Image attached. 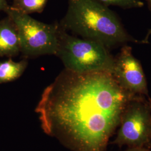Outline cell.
Instances as JSON below:
<instances>
[{
	"instance_id": "6da1fadb",
	"label": "cell",
	"mask_w": 151,
	"mask_h": 151,
	"mask_svg": "<svg viewBox=\"0 0 151 151\" xmlns=\"http://www.w3.org/2000/svg\"><path fill=\"white\" fill-rule=\"evenodd\" d=\"M136 96L107 72L64 69L44 90L35 111L45 133L73 151H106L123 114Z\"/></svg>"
},
{
	"instance_id": "7a4b0ae2",
	"label": "cell",
	"mask_w": 151,
	"mask_h": 151,
	"mask_svg": "<svg viewBox=\"0 0 151 151\" xmlns=\"http://www.w3.org/2000/svg\"><path fill=\"white\" fill-rule=\"evenodd\" d=\"M60 26L81 38L110 48L127 42H138L127 32L116 14L97 0H68Z\"/></svg>"
},
{
	"instance_id": "3957f363",
	"label": "cell",
	"mask_w": 151,
	"mask_h": 151,
	"mask_svg": "<svg viewBox=\"0 0 151 151\" xmlns=\"http://www.w3.org/2000/svg\"><path fill=\"white\" fill-rule=\"evenodd\" d=\"M55 55L61 60L65 70L77 73L111 74L113 70L115 59L106 47L97 42L69 34L60 26Z\"/></svg>"
},
{
	"instance_id": "277c9868",
	"label": "cell",
	"mask_w": 151,
	"mask_h": 151,
	"mask_svg": "<svg viewBox=\"0 0 151 151\" xmlns=\"http://www.w3.org/2000/svg\"><path fill=\"white\" fill-rule=\"evenodd\" d=\"M14 22L18 32L20 51L25 58L56 55L59 42L60 24H47L11 8L5 11Z\"/></svg>"
},
{
	"instance_id": "5b68a950",
	"label": "cell",
	"mask_w": 151,
	"mask_h": 151,
	"mask_svg": "<svg viewBox=\"0 0 151 151\" xmlns=\"http://www.w3.org/2000/svg\"><path fill=\"white\" fill-rule=\"evenodd\" d=\"M119 127L116 138L110 144L151 150V101L144 96H135L125 108Z\"/></svg>"
},
{
	"instance_id": "8992f818",
	"label": "cell",
	"mask_w": 151,
	"mask_h": 151,
	"mask_svg": "<svg viewBox=\"0 0 151 151\" xmlns=\"http://www.w3.org/2000/svg\"><path fill=\"white\" fill-rule=\"evenodd\" d=\"M111 75L125 91L151 99L145 73L139 62L132 54L130 47L124 46L115 59Z\"/></svg>"
},
{
	"instance_id": "52a82bcc",
	"label": "cell",
	"mask_w": 151,
	"mask_h": 151,
	"mask_svg": "<svg viewBox=\"0 0 151 151\" xmlns=\"http://www.w3.org/2000/svg\"><path fill=\"white\" fill-rule=\"evenodd\" d=\"M20 44L16 25L7 16L0 20V57L11 58L18 55Z\"/></svg>"
},
{
	"instance_id": "ba28073f",
	"label": "cell",
	"mask_w": 151,
	"mask_h": 151,
	"mask_svg": "<svg viewBox=\"0 0 151 151\" xmlns=\"http://www.w3.org/2000/svg\"><path fill=\"white\" fill-rule=\"evenodd\" d=\"M28 65L27 58L15 62L9 58L5 61L0 60V84L15 81L22 76Z\"/></svg>"
},
{
	"instance_id": "9c48e42d",
	"label": "cell",
	"mask_w": 151,
	"mask_h": 151,
	"mask_svg": "<svg viewBox=\"0 0 151 151\" xmlns=\"http://www.w3.org/2000/svg\"><path fill=\"white\" fill-rule=\"evenodd\" d=\"M48 0H13L10 6L14 10L25 14L41 13Z\"/></svg>"
},
{
	"instance_id": "30bf717a",
	"label": "cell",
	"mask_w": 151,
	"mask_h": 151,
	"mask_svg": "<svg viewBox=\"0 0 151 151\" xmlns=\"http://www.w3.org/2000/svg\"><path fill=\"white\" fill-rule=\"evenodd\" d=\"M103 5L118 6L123 9L142 7L144 2L141 0H97Z\"/></svg>"
},
{
	"instance_id": "8fae6325",
	"label": "cell",
	"mask_w": 151,
	"mask_h": 151,
	"mask_svg": "<svg viewBox=\"0 0 151 151\" xmlns=\"http://www.w3.org/2000/svg\"><path fill=\"white\" fill-rule=\"evenodd\" d=\"M10 6L8 5L7 0H0V12H5Z\"/></svg>"
},
{
	"instance_id": "7c38bea8",
	"label": "cell",
	"mask_w": 151,
	"mask_h": 151,
	"mask_svg": "<svg viewBox=\"0 0 151 151\" xmlns=\"http://www.w3.org/2000/svg\"><path fill=\"white\" fill-rule=\"evenodd\" d=\"M124 151H151V150L147 147H128Z\"/></svg>"
},
{
	"instance_id": "4fadbf2b",
	"label": "cell",
	"mask_w": 151,
	"mask_h": 151,
	"mask_svg": "<svg viewBox=\"0 0 151 151\" xmlns=\"http://www.w3.org/2000/svg\"><path fill=\"white\" fill-rule=\"evenodd\" d=\"M147 2H148V5L150 6V9L151 10V0H147Z\"/></svg>"
},
{
	"instance_id": "5bb4252c",
	"label": "cell",
	"mask_w": 151,
	"mask_h": 151,
	"mask_svg": "<svg viewBox=\"0 0 151 151\" xmlns=\"http://www.w3.org/2000/svg\"></svg>"
},
{
	"instance_id": "9a60e30c",
	"label": "cell",
	"mask_w": 151,
	"mask_h": 151,
	"mask_svg": "<svg viewBox=\"0 0 151 151\" xmlns=\"http://www.w3.org/2000/svg\"><path fill=\"white\" fill-rule=\"evenodd\" d=\"M150 32H151V30H150Z\"/></svg>"
}]
</instances>
